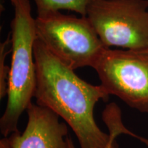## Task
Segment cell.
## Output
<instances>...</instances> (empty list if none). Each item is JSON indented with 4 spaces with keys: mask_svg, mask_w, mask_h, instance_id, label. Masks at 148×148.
<instances>
[{
    "mask_svg": "<svg viewBox=\"0 0 148 148\" xmlns=\"http://www.w3.org/2000/svg\"><path fill=\"white\" fill-rule=\"evenodd\" d=\"M86 16L106 48L148 47V0H91Z\"/></svg>",
    "mask_w": 148,
    "mask_h": 148,
    "instance_id": "obj_4",
    "label": "cell"
},
{
    "mask_svg": "<svg viewBox=\"0 0 148 148\" xmlns=\"http://www.w3.org/2000/svg\"><path fill=\"white\" fill-rule=\"evenodd\" d=\"M34 56L36 103L51 109L65 121L75 133L79 148H118L115 138L119 134L137 137L123 125L121 117L105 121L109 134L96 123L93 114L96 103L107 101L110 96L101 84L92 85L81 79L38 39L34 45Z\"/></svg>",
    "mask_w": 148,
    "mask_h": 148,
    "instance_id": "obj_1",
    "label": "cell"
},
{
    "mask_svg": "<svg viewBox=\"0 0 148 148\" xmlns=\"http://www.w3.org/2000/svg\"><path fill=\"white\" fill-rule=\"evenodd\" d=\"M10 1H11V2H12V1H14V0H10Z\"/></svg>",
    "mask_w": 148,
    "mask_h": 148,
    "instance_id": "obj_10",
    "label": "cell"
},
{
    "mask_svg": "<svg viewBox=\"0 0 148 148\" xmlns=\"http://www.w3.org/2000/svg\"><path fill=\"white\" fill-rule=\"evenodd\" d=\"M11 22L12 59L8 81V101L1 119L3 137L18 132L19 118L32 102L36 84L34 45L37 39L35 18L29 0H14Z\"/></svg>",
    "mask_w": 148,
    "mask_h": 148,
    "instance_id": "obj_2",
    "label": "cell"
},
{
    "mask_svg": "<svg viewBox=\"0 0 148 148\" xmlns=\"http://www.w3.org/2000/svg\"><path fill=\"white\" fill-rule=\"evenodd\" d=\"M38 14L48 12L67 10L86 16L87 8L91 0H33Z\"/></svg>",
    "mask_w": 148,
    "mask_h": 148,
    "instance_id": "obj_7",
    "label": "cell"
},
{
    "mask_svg": "<svg viewBox=\"0 0 148 148\" xmlns=\"http://www.w3.org/2000/svg\"><path fill=\"white\" fill-rule=\"evenodd\" d=\"M93 69L109 95L148 113V47L107 48Z\"/></svg>",
    "mask_w": 148,
    "mask_h": 148,
    "instance_id": "obj_5",
    "label": "cell"
},
{
    "mask_svg": "<svg viewBox=\"0 0 148 148\" xmlns=\"http://www.w3.org/2000/svg\"><path fill=\"white\" fill-rule=\"evenodd\" d=\"M27 123L22 134L16 132L1 140V148H60L68 134L66 123L47 107L31 102Z\"/></svg>",
    "mask_w": 148,
    "mask_h": 148,
    "instance_id": "obj_6",
    "label": "cell"
},
{
    "mask_svg": "<svg viewBox=\"0 0 148 148\" xmlns=\"http://www.w3.org/2000/svg\"><path fill=\"white\" fill-rule=\"evenodd\" d=\"M60 148H75V145H74L73 140L71 138V136L69 135H68L65 138L63 145H62V147Z\"/></svg>",
    "mask_w": 148,
    "mask_h": 148,
    "instance_id": "obj_9",
    "label": "cell"
},
{
    "mask_svg": "<svg viewBox=\"0 0 148 148\" xmlns=\"http://www.w3.org/2000/svg\"><path fill=\"white\" fill-rule=\"evenodd\" d=\"M35 27L37 39L74 71L84 66L93 68L107 49L86 16L48 12L38 14Z\"/></svg>",
    "mask_w": 148,
    "mask_h": 148,
    "instance_id": "obj_3",
    "label": "cell"
},
{
    "mask_svg": "<svg viewBox=\"0 0 148 148\" xmlns=\"http://www.w3.org/2000/svg\"><path fill=\"white\" fill-rule=\"evenodd\" d=\"M12 52L11 32H9L6 39L0 44V98L2 99L8 92V81L10 66L5 64V58Z\"/></svg>",
    "mask_w": 148,
    "mask_h": 148,
    "instance_id": "obj_8",
    "label": "cell"
}]
</instances>
